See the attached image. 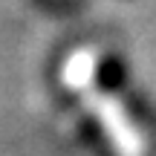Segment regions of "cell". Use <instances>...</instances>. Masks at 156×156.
<instances>
[]
</instances>
